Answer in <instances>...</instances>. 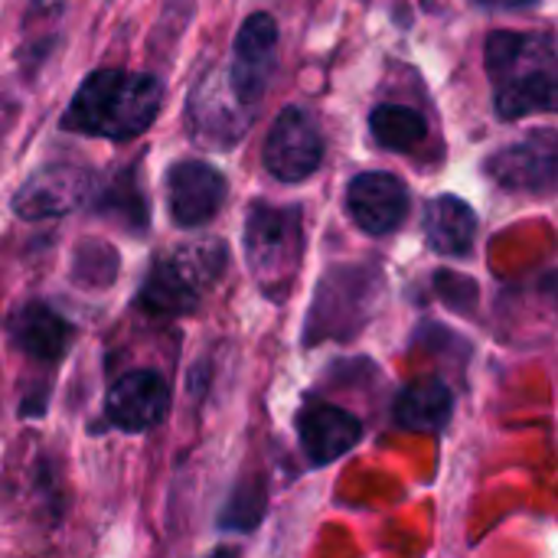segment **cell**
I'll return each mask as SVG.
<instances>
[{
    "label": "cell",
    "mask_w": 558,
    "mask_h": 558,
    "mask_svg": "<svg viewBox=\"0 0 558 558\" xmlns=\"http://www.w3.org/2000/svg\"><path fill=\"white\" fill-rule=\"evenodd\" d=\"M163 105V85L150 72L95 69L65 105L62 128L105 141H131L144 134Z\"/></svg>",
    "instance_id": "cell-1"
},
{
    "label": "cell",
    "mask_w": 558,
    "mask_h": 558,
    "mask_svg": "<svg viewBox=\"0 0 558 558\" xmlns=\"http://www.w3.org/2000/svg\"><path fill=\"white\" fill-rule=\"evenodd\" d=\"M494 108L504 121L558 111V52L546 36L500 29L484 46Z\"/></svg>",
    "instance_id": "cell-2"
},
{
    "label": "cell",
    "mask_w": 558,
    "mask_h": 558,
    "mask_svg": "<svg viewBox=\"0 0 558 558\" xmlns=\"http://www.w3.org/2000/svg\"><path fill=\"white\" fill-rule=\"evenodd\" d=\"M226 265H229V252L216 239L180 245V248L154 258V265L137 291V304L150 317L193 314L199 307L203 294L222 278Z\"/></svg>",
    "instance_id": "cell-3"
},
{
    "label": "cell",
    "mask_w": 558,
    "mask_h": 558,
    "mask_svg": "<svg viewBox=\"0 0 558 558\" xmlns=\"http://www.w3.org/2000/svg\"><path fill=\"white\" fill-rule=\"evenodd\" d=\"M304 255V219L298 206L255 203L245 219V262L258 288L281 298Z\"/></svg>",
    "instance_id": "cell-4"
},
{
    "label": "cell",
    "mask_w": 558,
    "mask_h": 558,
    "mask_svg": "<svg viewBox=\"0 0 558 558\" xmlns=\"http://www.w3.org/2000/svg\"><path fill=\"white\" fill-rule=\"evenodd\" d=\"M255 108H248L229 82L226 65L206 69L186 98V128L206 150H232L252 128Z\"/></svg>",
    "instance_id": "cell-5"
},
{
    "label": "cell",
    "mask_w": 558,
    "mask_h": 558,
    "mask_svg": "<svg viewBox=\"0 0 558 558\" xmlns=\"http://www.w3.org/2000/svg\"><path fill=\"white\" fill-rule=\"evenodd\" d=\"M484 170L500 190L553 196L558 193V131L543 128L510 147H500Z\"/></svg>",
    "instance_id": "cell-6"
},
{
    "label": "cell",
    "mask_w": 558,
    "mask_h": 558,
    "mask_svg": "<svg viewBox=\"0 0 558 558\" xmlns=\"http://www.w3.org/2000/svg\"><path fill=\"white\" fill-rule=\"evenodd\" d=\"M265 170L281 180V183H301L311 173H317L320 160H324V137L314 124V118L304 108L288 105L268 137H265V150H262Z\"/></svg>",
    "instance_id": "cell-7"
},
{
    "label": "cell",
    "mask_w": 558,
    "mask_h": 558,
    "mask_svg": "<svg viewBox=\"0 0 558 558\" xmlns=\"http://www.w3.org/2000/svg\"><path fill=\"white\" fill-rule=\"evenodd\" d=\"M92 190H95L92 173L82 163H72V160L46 163L23 180V186L13 193L10 209L29 222L56 219V216H65V213L78 209L82 203H88Z\"/></svg>",
    "instance_id": "cell-8"
},
{
    "label": "cell",
    "mask_w": 558,
    "mask_h": 558,
    "mask_svg": "<svg viewBox=\"0 0 558 558\" xmlns=\"http://www.w3.org/2000/svg\"><path fill=\"white\" fill-rule=\"evenodd\" d=\"M278 56V23L268 13H252L232 43V59L226 65L232 88L248 108H258L268 88V78L275 72Z\"/></svg>",
    "instance_id": "cell-9"
},
{
    "label": "cell",
    "mask_w": 558,
    "mask_h": 558,
    "mask_svg": "<svg viewBox=\"0 0 558 558\" xmlns=\"http://www.w3.org/2000/svg\"><path fill=\"white\" fill-rule=\"evenodd\" d=\"M229 183L206 160H177L167 170V209L180 229L206 226L226 203Z\"/></svg>",
    "instance_id": "cell-10"
},
{
    "label": "cell",
    "mask_w": 558,
    "mask_h": 558,
    "mask_svg": "<svg viewBox=\"0 0 558 558\" xmlns=\"http://www.w3.org/2000/svg\"><path fill=\"white\" fill-rule=\"evenodd\" d=\"M170 412V386L154 369H134L121 376L105 399V418L108 425L141 435L157 428Z\"/></svg>",
    "instance_id": "cell-11"
},
{
    "label": "cell",
    "mask_w": 558,
    "mask_h": 558,
    "mask_svg": "<svg viewBox=\"0 0 558 558\" xmlns=\"http://www.w3.org/2000/svg\"><path fill=\"white\" fill-rule=\"evenodd\" d=\"M347 209L366 235H389L409 216V190L392 173H360L347 186Z\"/></svg>",
    "instance_id": "cell-12"
},
{
    "label": "cell",
    "mask_w": 558,
    "mask_h": 558,
    "mask_svg": "<svg viewBox=\"0 0 558 558\" xmlns=\"http://www.w3.org/2000/svg\"><path fill=\"white\" fill-rule=\"evenodd\" d=\"M298 438H301L307 461L314 468H324V464L340 461L343 454H350L360 445L363 425L356 415H350L340 405L307 402L298 415Z\"/></svg>",
    "instance_id": "cell-13"
},
{
    "label": "cell",
    "mask_w": 558,
    "mask_h": 558,
    "mask_svg": "<svg viewBox=\"0 0 558 558\" xmlns=\"http://www.w3.org/2000/svg\"><path fill=\"white\" fill-rule=\"evenodd\" d=\"M7 330L10 340L36 363H59L75 337L69 317H62L52 304L43 301H26L23 307H16Z\"/></svg>",
    "instance_id": "cell-14"
},
{
    "label": "cell",
    "mask_w": 558,
    "mask_h": 558,
    "mask_svg": "<svg viewBox=\"0 0 558 558\" xmlns=\"http://www.w3.org/2000/svg\"><path fill=\"white\" fill-rule=\"evenodd\" d=\"M425 235L438 255H468L477 239V216L461 196L441 193L425 206Z\"/></svg>",
    "instance_id": "cell-15"
},
{
    "label": "cell",
    "mask_w": 558,
    "mask_h": 558,
    "mask_svg": "<svg viewBox=\"0 0 558 558\" xmlns=\"http://www.w3.org/2000/svg\"><path fill=\"white\" fill-rule=\"evenodd\" d=\"M454 396L441 379H418L405 386L392 405V422L405 432H441L451 422Z\"/></svg>",
    "instance_id": "cell-16"
},
{
    "label": "cell",
    "mask_w": 558,
    "mask_h": 558,
    "mask_svg": "<svg viewBox=\"0 0 558 558\" xmlns=\"http://www.w3.org/2000/svg\"><path fill=\"white\" fill-rule=\"evenodd\" d=\"M92 206L101 216H111L114 222H121L131 232H144L147 229V199L141 193L134 167H124V170L111 173L98 186V193L92 190Z\"/></svg>",
    "instance_id": "cell-17"
},
{
    "label": "cell",
    "mask_w": 558,
    "mask_h": 558,
    "mask_svg": "<svg viewBox=\"0 0 558 558\" xmlns=\"http://www.w3.org/2000/svg\"><path fill=\"white\" fill-rule=\"evenodd\" d=\"M369 131L376 137L379 147L386 150H396V154H405V150H415L425 134H428V124L418 111L405 108V105H376L373 114H369Z\"/></svg>",
    "instance_id": "cell-18"
},
{
    "label": "cell",
    "mask_w": 558,
    "mask_h": 558,
    "mask_svg": "<svg viewBox=\"0 0 558 558\" xmlns=\"http://www.w3.org/2000/svg\"><path fill=\"white\" fill-rule=\"evenodd\" d=\"M262 513H265V494H262V487L242 484L235 490V497L229 500V510L222 517V526L226 530H252L262 520Z\"/></svg>",
    "instance_id": "cell-19"
},
{
    "label": "cell",
    "mask_w": 558,
    "mask_h": 558,
    "mask_svg": "<svg viewBox=\"0 0 558 558\" xmlns=\"http://www.w3.org/2000/svg\"><path fill=\"white\" fill-rule=\"evenodd\" d=\"M29 3V20L36 16H59L69 0H26Z\"/></svg>",
    "instance_id": "cell-20"
},
{
    "label": "cell",
    "mask_w": 558,
    "mask_h": 558,
    "mask_svg": "<svg viewBox=\"0 0 558 558\" xmlns=\"http://www.w3.org/2000/svg\"><path fill=\"white\" fill-rule=\"evenodd\" d=\"M474 3L484 10H526V7H536L539 0H474Z\"/></svg>",
    "instance_id": "cell-21"
}]
</instances>
